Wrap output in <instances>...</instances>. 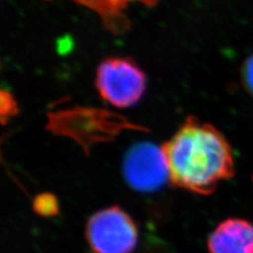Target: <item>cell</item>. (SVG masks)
I'll use <instances>...</instances> for the list:
<instances>
[{
  "instance_id": "obj_6",
  "label": "cell",
  "mask_w": 253,
  "mask_h": 253,
  "mask_svg": "<svg viewBox=\"0 0 253 253\" xmlns=\"http://www.w3.org/2000/svg\"><path fill=\"white\" fill-rule=\"evenodd\" d=\"M34 210L42 216H54L58 213L57 200L51 194L37 196L34 201Z\"/></svg>"
},
{
  "instance_id": "obj_2",
  "label": "cell",
  "mask_w": 253,
  "mask_h": 253,
  "mask_svg": "<svg viewBox=\"0 0 253 253\" xmlns=\"http://www.w3.org/2000/svg\"><path fill=\"white\" fill-rule=\"evenodd\" d=\"M85 239L93 253H131L137 246L138 229L128 213L112 206L89 218Z\"/></svg>"
},
{
  "instance_id": "obj_1",
  "label": "cell",
  "mask_w": 253,
  "mask_h": 253,
  "mask_svg": "<svg viewBox=\"0 0 253 253\" xmlns=\"http://www.w3.org/2000/svg\"><path fill=\"white\" fill-rule=\"evenodd\" d=\"M170 181L197 194H211L234 175V157L227 139L210 125L188 123L164 146Z\"/></svg>"
},
{
  "instance_id": "obj_4",
  "label": "cell",
  "mask_w": 253,
  "mask_h": 253,
  "mask_svg": "<svg viewBox=\"0 0 253 253\" xmlns=\"http://www.w3.org/2000/svg\"><path fill=\"white\" fill-rule=\"evenodd\" d=\"M123 173L126 183L139 192H154L170 180V170L164 147L138 142L126 153Z\"/></svg>"
},
{
  "instance_id": "obj_5",
  "label": "cell",
  "mask_w": 253,
  "mask_h": 253,
  "mask_svg": "<svg viewBox=\"0 0 253 253\" xmlns=\"http://www.w3.org/2000/svg\"><path fill=\"white\" fill-rule=\"evenodd\" d=\"M209 253H253V224L244 218H227L211 232Z\"/></svg>"
},
{
  "instance_id": "obj_3",
  "label": "cell",
  "mask_w": 253,
  "mask_h": 253,
  "mask_svg": "<svg viewBox=\"0 0 253 253\" xmlns=\"http://www.w3.org/2000/svg\"><path fill=\"white\" fill-rule=\"evenodd\" d=\"M100 96L116 108H130L140 100L147 86L144 72L133 61L110 58L102 61L96 72Z\"/></svg>"
},
{
  "instance_id": "obj_7",
  "label": "cell",
  "mask_w": 253,
  "mask_h": 253,
  "mask_svg": "<svg viewBox=\"0 0 253 253\" xmlns=\"http://www.w3.org/2000/svg\"><path fill=\"white\" fill-rule=\"evenodd\" d=\"M242 81L245 89L253 96V54L244 62L242 68Z\"/></svg>"
}]
</instances>
